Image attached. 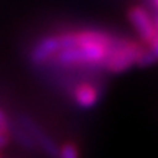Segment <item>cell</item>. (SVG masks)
Returning <instances> with one entry per match:
<instances>
[{
  "instance_id": "cell-1",
  "label": "cell",
  "mask_w": 158,
  "mask_h": 158,
  "mask_svg": "<svg viewBox=\"0 0 158 158\" xmlns=\"http://www.w3.org/2000/svg\"><path fill=\"white\" fill-rule=\"evenodd\" d=\"M108 47L95 43L78 44L59 51L51 63L57 66H101L107 56Z\"/></svg>"
},
{
  "instance_id": "cell-2",
  "label": "cell",
  "mask_w": 158,
  "mask_h": 158,
  "mask_svg": "<svg viewBox=\"0 0 158 158\" xmlns=\"http://www.w3.org/2000/svg\"><path fill=\"white\" fill-rule=\"evenodd\" d=\"M139 45H141V41L117 37L114 44L108 48L107 56L101 64L102 70L111 75H120L127 72L129 69L135 66L136 53Z\"/></svg>"
},
{
  "instance_id": "cell-3",
  "label": "cell",
  "mask_w": 158,
  "mask_h": 158,
  "mask_svg": "<svg viewBox=\"0 0 158 158\" xmlns=\"http://www.w3.org/2000/svg\"><path fill=\"white\" fill-rule=\"evenodd\" d=\"M16 123L19 124L21 127H23V129L31 135V138L34 139L37 148L44 154L45 157L57 158L59 143H57V142L48 135V132H47L43 126H40V123H37L31 116H28V114H19Z\"/></svg>"
},
{
  "instance_id": "cell-4",
  "label": "cell",
  "mask_w": 158,
  "mask_h": 158,
  "mask_svg": "<svg viewBox=\"0 0 158 158\" xmlns=\"http://www.w3.org/2000/svg\"><path fill=\"white\" fill-rule=\"evenodd\" d=\"M66 48L63 32L57 34H48L38 40L29 51V60L35 66H43L47 63H51L59 51Z\"/></svg>"
},
{
  "instance_id": "cell-5",
  "label": "cell",
  "mask_w": 158,
  "mask_h": 158,
  "mask_svg": "<svg viewBox=\"0 0 158 158\" xmlns=\"http://www.w3.org/2000/svg\"><path fill=\"white\" fill-rule=\"evenodd\" d=\"M127 19L139 37V41L143 44H147L158 34L152 15L143 6H132L127 10Z\"/></svg>"
},
{
  "instance_id": "cell-6",
  "label": "cell",
  "mask_w": 158,
  "mask_h": 158,
  "mask_svg": "<svg viewBox=\"0 0 158 158\" xmlns=\"http://www.w3.org/2000/svg\"><path fill=\"white\" fill-rule=\"evenodd\" d=\"M72 101L82 110L94 108L101 100V86L91 81H82L70 91Z\"/></svg>"
},
{
  "instance_id": "cell-7",
  "label": "cell",
  "mask_w": 158,
  "mask_h": 158,
  "mask_svg": "<svg viewBox=\"0 0 158 158\" xmlns=\"http://www.w3.org/2000/svg\"><path fill=\"white\" fill-rule=\"evenodd\" d=\"M10 139H15V141L21 145V147L23 148V149H27V151H37L38 148H37V145H35L34 139L31 138V135H29L27 130L23 129V127H21L18 123L12 124L10 127Z\"/></svg>"
},
{
  "instance_id": "cell-8",
  "label": "cell",
  "mask_w": 158,
  "mask_h": 158,
  "mask_svg": "<svg viewBox=\"0 0 158 158\" xmlns=\"http://www.w3.org/2000/svg\"><path fill=\"white\" fill-rule=\"evenodd\" d=\"M57 158H82L78 143L73 141H66L59 145Z\"/></svg>"
},
{
  "instance_id": "cell-9",
  "label": "cell",
  "mask_w": 158,
  "mask_h": 158,
  "mask_svg": "<svg viewBox=\"0 0 158 158\" xmlns=\"http://www.w3.org/2000/svg\"><path fill=\"white\" fill-rule=\"evenodd\" d=\"M145 45H147L148 48L151 50V53L154 54V57H155V59L158 60V34L155 35L152 40H149V41H148Z\"/></svg>"
},
{
  "instance_id": "cell-10",
  "label": "cell",
  "mask_w": 158,
  "mask_h": 158,
  "mask_svg": "<svg viewBox=\"0 0 158 158\" xmlns=\"http://www.w3.org/2000/svg\"><path fill=\"white\" fill-rule=\"evenodd\" d=\"M10 135H0V154L2 151L5 149V148L9 147V143H10Z\"/></svg>"
},
{
  "instance_id": "cell-11",
  "label": "cell",
  "mask_w": 158,
  "mask_h": 158,
  "mask_svg": "<svg viewBox=\"0 0 158 158\" xmlns=\"http://www.w3.org/2000/svg\"><path fill=\"white\" fill-rule=\"evenodd\" d=\"M152 18H154V23H155V28H157V31H158V13L152 15Z\"/></svg>"
},
{
  "instance_id": "cell-12",
  "label": "cell",
  "mask_w": 158,
  "mask_h": 158,
  "mask_svg": "<svg viewBox=\"0 0 158 158\" xmlns=\"http://www.w3.org/2000/svg\"><path fill=\"white\" fill-rule=\"evenodd\" d=\"M152 2H154V5H155V7L158 9V0H152Z\"/></svg>"
},
{
  "instance_id": "cell-13",
  "label": "cell",
  "mask_w": 158,
  "mask_h": 158,
  "mask_svg": "<svg viewBox=\"0 0 158 158\" xmlns=\"http://www.w3.org/2000/svg\"><path fill=\"white\" fill-rule=\"evenodd\" d=\"M0 158H3V155H2V154H0Z\"/></svg>"
}]
</instances>
